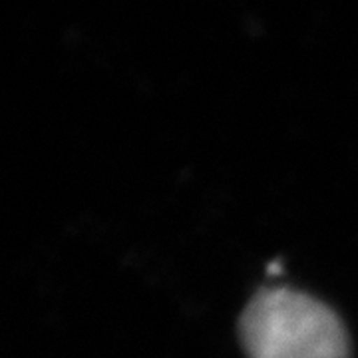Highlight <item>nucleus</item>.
I'll return each mask as SVG.
<instances>
[{"label": "nucleus", "mask_w": 358, "mask_h": 358, "mask_svg": "<svg viewBox=\"0 0 358 358\" xmlns=\"http://www.w3.org/2000/svg\"><path fill=\"white\" fill-rule=\"evenodd\" d=\"M247 358H350L345 322L329 305L289 287H265L239 320Z\"/></svg>", "instance_id": "f257e3e1"}]
</instances>
